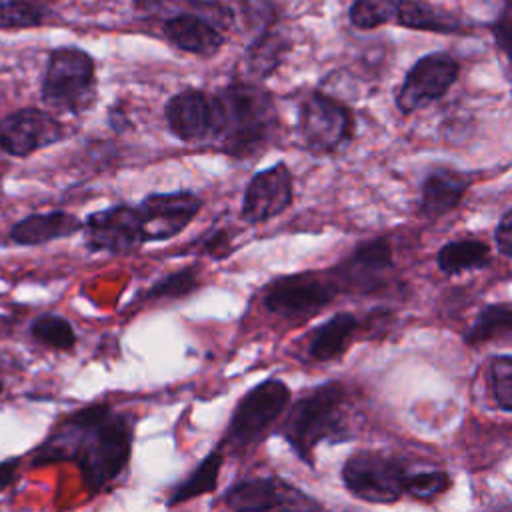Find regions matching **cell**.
<instances>
[{"label": "cell", "instance_id": "obj_4", "mask_svg": "<svg viewBox=\"0 0 512 512\" xmlns=\"http://www.w3.org/2000/svg\"><path fill=\"white\" fill-rule=\"evenodd\" d=\"M42 100L50 110L80 114L96 100L94 58L76 46L54 48L42 78Z\"/></svg>", "mask_w": 512, "mask_h": 512}, {"label": "cell", "instance_id": "obj_31", "mask_svg": "<svg viewBox=\"0 0 512 512\" xmlns=\"http://www.w3.org/2000/svg\"><path fill=\"white\" fill-rule=\"evenodd\" d=\"M452 480L446 472L442 470H432V472H418L414 476L406 478V492L414 498L420 500H430L450 488Z\"/></svg>", "mask_w": 512, "mask_h": 512}, {"label": "cell", "instance_id": "obj_24", "mask_svg": "<svg viewBox=\"0 0 512 512\" xmlns=\"http://www.w3.org/2000/svg\"><path fill=\"white\" fill-rule=\"evenodd\" d=\"M512 338V304L498 302L488 304L480 310L474 324L464 334L466 344L478 346L490 340H504Z\"/></svg>", "mask_w": 512, "mask_h": 512}, {"label": "cell", "instance_id": "obj_23", "mask_svg": "<svg viewBox=\"0 0 512 512\" xmlns=\"http://www.w3.org/2000/svg\"><path fill=\"white\" fill-rule=\"evenodd\" d=\"M490 248L488 244L466 238V240H454L444 244L436 254V264L440 272L446 276H456L468 270H480L490 264Z\"/></svg>", "mask_w": 512, "mask_h": 512}, {"label": "cell", "instance_id": "obj_29", "mask_svg": "<svg viewBox=\"0 0 512 512\" xmlns=\"http://www.w3.org/2000/svg\"><path fill=\"white\" fill-rule=\"evenodd\" d=\"M198 288V274L196 268H184L178 270L174 274L164 276L162 280H158L150 292L148 298L152 300H160V298H182L188 296L190 292H194Z\"/></svg>", "mask_w": 512, "mask_h": 512}, {"label": "cell", "instance_id": "obj_25", "mask_svg": "<svg viewBox=\"0 0 512 512\" xmlns=\"http://www.w3.org/2000/svg\"><path fill=\"white\" fill-rule=\"evenodd\" d=\"M288 48H290V44H288L286 36H282L280 32L270 28V30L258 34L252 40V44L248 46L246 66L254 76L266 78L280 66Z\"/></svg>", "mask_w": 512, "mask_h": 512}, {"label": "cell", "instance_id": "obj_33", "mask_svg": "<svg viewBox=\"0 0 512 512\" xmlns=\"http://www.w3.org/2000/svg\"><path fill=\"white\" fill-rule=\"evenodd\" d=\"M198 250L212 256V258H226L232 252L228 232L222 230V228L208 230V234H204L202 240L198 242Z\"/></svg>", "mask_w": 512, "mask_h": 512}, {"label": "cell", "instance_id": "obj_21", "mask_svg": "<svg viewBox=\"0 0 512 512\" xmlns=\"http://www.w3.org/2000/svg\"><path fill=\"white\" fill-rule=\"evenodd\" d=\"M396 22L404 28L436 34H454L462 30V22L454 14L422 0H396Z\"/></svg>", "mask_w": 512, "mask_h": 512}, {"label": "cell", "instance_id": "obj_28", "mask_svg": "<svg viewBox=\"0 0 512 512\" xmlns=\"http://www.w3.org/2000/svg\"><path fill=\"white\" fill-rule=\"evenodd\" d=\"M46 18V8L36 0H6L0 2V30H18L40 26Z\"/></svg>", "mask_w": 512, "mask_h": 512}, {"label": "cell", "instance_id": "obj_30", "mask_svg": "<svg viewBox=\"0 0 512 512\" xmlns=\"http://www.w3.org/2000/svg\"><path fill=\"white\" fill-rule=\"evenodd\" d=\"M492 392L500 410L512 412V356H496L490 364Z\"/></svg>", "mask_w": 512, "mask_h": 512}, {"label": "cell", "instance_id": "obj_8", "mask_svg": "<svg viewBox=\"0 0 512 512\" xmlns=\"http://www.w3.org/2000/svg\"><path fill=\"white\" fill-rule=\"evenodd\" d=\"M338 290L334 278H324L314 272H298L276 278L266 288L264 306L276 316L302 320L326 308L336 298Z\"/></svg>", "mask_w": 512, "mask_h": 512}, {"label": "cell", "instance_id": "obj_22", "mask_svg": "<svg viewBox=\"0 0 512 512\" xmlns=\"http://www.w3.org/2000/svg\"><path fill=\"white\" fill-rule=\"evenodd\" d=\"M224 442H220L218 446H214V450H210L200 462L198 466L188 474L186 480H182L168 496L166 504L168 506H178L184 504L188 500H194L202 494H210L216 490L218 486V476L224 464Z\"/></svg>", "mask_w": 512, "mask_h": 512}, {"label": "cell", "instance_id": "obj_39", "mask_svg": "<svg viewBox=\"0 0 512 512\" xmlns=\"http://www.w3.org/2000/svg\"><path fill=\"white\" fill-rule=\"evenodd\" d=\"M2 390H4V384H2V382H0V394H2Z\"/></svg>", "mask_w": 512, "mask_h": 512}, {"label": "cell", "instance_id": "obj_7", "mask_svg": "<svg viewBox=\"0 0 512 512\" xmlns=\"http://www.w3.org/2000/svg\"><path fill=\"white\" fill-rule=\"evenodd\" d=\"M298 132L314 154H330L342 148L354 132L350 110L328 94L312 92L298 108Z\"/></svg>", "mask_w": 512, "mask_h": 512}, {"label": "cell", "instance_id": "obj_9", "mask_svg": "<svg viewBox=\"0 0 512 512\" xmlns=\"http://www.w3.org/2000/svg\"><path fill=\"white\" fill-rule=\"evenodd\" d=\"M164 114L170 132L182 142L220 138L226 126V112L220 96L200 88H184L174 94L168 100Z\"/></svg>", "mask_w": 512, "mask_h": 512}, {"label": "cell", "instance_id": "obj_17", "mask_svg": "<svg viewBox=\"0 0 512 512\" xmlns=\"http://www.w3.org/2000/svg\"><path fill=\"white\" fill-rule=\"evenodd\" d=\"M164 36L180 50L210 58L220 52L224 44L222 32L206 18L194 12H182L164 22Z\"/></svg>", "mask_w": 512, "mask_h": 512}, {"label": "cell", "instance_id": "obj_26", "mask_svg": "<svg viewBox=\"0 0 512 512\" xmlns=\"http://www.w3.org/2000/svg\"><path fill=\"white\" fill-rule=\"evenodd\" d=\"M30 334L36 342L54 350H72L76 346L74 326L60 314H40L30 324Z\"/></svg>", "mask_w": 512, "mask_h": 512}, {"label": "cell", "instance_id": "obj_6", "mask_svg": "<svg viewBox=\"0 0 512 512\" xmlns=\"http://www.w3.org/2000/svg\"><path fill=\"white\" fill-rule=\"evenodd\" d=\"M402 464L380 452H356L342 466V482L356 498L390 504L406 492Z\"/></svg>", "mask_w": 512, "mask_h": 512}, {"label": "cell", "instance_id": "obj_5", "mask_svg": "<svg viewBox=\"0 0 512 512\" xmlns=\"http://www.w3.org/2000/svg\"><path fill=\"white\" fill-rule=\"evenodd\" d=\"M290 402V388L280 378H266L250 388L234 406L224 444L242 452L260 442Z\"/></svg>", "mask_w": 512, "mask_h": 512}, {"label": "cell", "instance_id": "obj_38", "mask_svg": "<svg viewBox=\"0 0 512 512\" xmlns=\"http://www.w3.org/2000/svg\"><path fill=\"white\" fill-rule=\"evenodd\" d=\"M504 2H506V8H508L506 12H508V14H512V0H504Z\"/></svg>", "mask_w": 512, "mask_h": 512}, {"label": "cell", "instance_id": "obj_15", "mask_svg": "<svg viewBox=\"0 0 512 512\" xmlns=\"http://www.w3.org/2000/svg\"><path fill=\"white\" fill-rule=\"evenodd\" d=\"M62 124L40 108H20L0 120V148L10 156H30L62 138Z\"/></svg>", "mask_w": 512, "mask_h": 512}, {"label": "cell", "instance_id": "obj_27", "mask_svg": "<svg viewBox=\"0 0 512 512\" xmlns=\"http://www.w3.org/2000/svg\"><path fill=\"white\" fill-rule=\"evenodd\" d=\"M354 28L372 30L396 20V0H354L348 10Z\"/></svg>", "mask_w": 512, "mask_h": 512}, {"label": "cell", "instance_id": "obj_14", "mask_svg": "<svg viewBox=\"0 0 512 512\" xmlns=\"http://www.w3.org/2000/svg\"><path fill=\"white\" fill-rule=\"evenodd\" d=\"M82 228L84 242L92 252L120 254L144 244L140 214L126 204H114L90 214Z\"/></svg>", "mask_w": 512, "mask_h": 512}, {"label": "cell", "instance_id": "obj_35", "mask_svg": "<svg viewBox=\"0 0 512 512\" xmlns=\"http://www.w3.org/2000/svg\"><path fill=\"white\" fill-rule=\"evenodd\" d=\"M494 240H496L498 252L512 258V208L500 218L494 232Z\"/></svg>", "mask_w": 512, "mask_h": 512}, {"label": "cell", "instance_id": "obj_1", "mask_svg": "<svg viewBox=\"0 0 512 512\" xmlns=\"http://www.w3.org/2000/svg\"><path fill=\"white\" fill-rule=\"evenodd\" d=\"M134 440L130 414H118L108 404L84 406L62 418L36 448L32 466L76 462L86 488L96 494L128 464Z\"/></svg>", "mask_w": 512, "mask_h": 512}, {"label": "cell", "instance_id": "obj_34", "mask_svg": "<svg viewBox=\"0 0 512 512\" xmlns=\"http://www.w3.org/2000/svg\"><path fill=\"white\" fill-rule=\"evenodd\" d=\"M492 36L496 46L508 56V60L512 62V14H502L492 26Z\"/></svg>", "mask_w": 512, "mask_h": 512}, {"label": "cell", "instance_id": "obj_11", "mask_svg": "<svg viewBox=\"0 0 512 512\" xmlns=\"http://www.w3.org/2000/svg\"><path fill=\"white\" fill-rule=\"evenodd\" d=\"M460 72L458 62L448 52H430L418 58L396 90V108L402 114L416 112L452 88Z\"/></svg>", "mask_w": 512, "mask_h": 512}, {"label": "cell", "instance_id": "obj_18", "mask_svg": "<svg viewBox=\"0 0 512 512\" xmlns=\"http://www.w3.org/2000/svg\"><path fill=\"white\" fill-rule=\"evenodd\" d=\"M468 180L464 174L450 168H434L426 174L420 188V214L440 218L452 212L464 198Z\"/></svg>", "mask_w": 512, "mask_h": 512}, {"label": "cell", "instance_id": "obj_32", "mask_svg": "<svg viewBox=\"0 0 512 512\" xmlns=\"http://www.w3.org/2000/svg\"><path fill=\"white\" fill-rule=\"evenodd\" d=\"M276 6L272 0H244L246 22L252 24L256 36L270 30L276 22Z\"/></svg>", "mask_w": 512, "mask_h": 512}, {"label": "cell", "instance_id": "obj_20", "mask_svg": "<svg viewBox=\"0 0 512 512\" xmlns=\"http://www.w3.org/2000/svg\"><path fill=\"white\" fill-rule=\"evenodd\" d=\"M358 328V320L350 312H338L332 318H328L324 324H320L312 334H310V344H308V354L314 360L326 362L334 360L344 354L348 348L354 330Z\"/></svg>", "mask_w": 512, "mask_h": 512}, {"label": "cell", "instance_id": "obj_2", "mask_svg": "<svg viewBox=\"0 0 512 512\" xmlns=\"http://www.w3.org/2000/svg\"><path fill=\"white\" fill-rule=\"evenodd\" d=\"M218 96L226 112L222 150L234 158H248L266 148L278 128L272 94L250 82H232Z\"/></svg>", "mask_w": 512, "mask_h": 512}, {"label": "cell", "instance_id": "obj_3", "mask_svg": "<svg viewBox=\"0 0 512 512\" xmlns=\"http://www.w3.org/2000/svg\"><path fill=\"white\" fill-rule=\"evenodd\" d=\"M344 388L340 382H326L300 396L288 410L280 432L292 450L312 466L314 448L322 440H346L342 404Z\"/></svg>", "mask_w": 512, "mask_h": 512}, {"label": "cell", "instance_id": "obj_36", "mask_svg": "<svg viewBox=\"0 0 512 512\" xmlns=\"http://www.w3.org/2000/svg\"><path fill=\"white\" fill-rule=\"evenodd\" d=\"M18 466H20V458H6L0 462V492L14 482Z\"/></svg>", "mask_w": 512, "mask_h": 512}, {"label": "cell", "instance_id": "obj_12", "mask_svg": "<svg viewBox=\"0 0 512 512\" xmlns=\"http://www.w3.org/2000/svg\"><path fill=\"white\" fill-rule=\"evenodd\" d=\"M202 198L188 190L148 194L138 206L144 242H162L178 236L198 214Z\"/></svg>", "mask_w": 512, "mask_h": 512}, {"label": "cell", "instance_id": "obj_37", "mask_svg": "<svg viewBox=\"0 0 512 512\" xmlns=\"http://www.w3.org/2000/svg\"><path fill=\"white\" fill-rule=\"evenodd\" d=\"M494 512H512V504H508V506H502V508H498V510H494Z\"/></svg>", "mask_w": 512, "mask_h": 512}, {"label": "cell", "instance_id": "obj_10", "mask_svg": "<svg viewBox=\"0 0 512 512\" xmlns=\"http://www.w3.org/2000/svg\"><path fill=\"white\" fill-rule=\"evenodd\" d=\"M230 512H326L312 496L282 478H246L224 494Z\"/></svg>", "mask_w": 512, "mask_h": 512}, {"label": "cell", "instance_id": "obj_16", "mask_svg": "<svg viewBox=\"0 0 512 512\" xmlns=\"http://www.w3.org/2000/svg\"><path fill=\"white\" fill-rule=\"evenodd\" d=\"M292 204V172L284 162L254 174L244 190L240 216L248 224L268 222Z\"/></svg>", "mask_w": 512, "mask_h": 512}, {"label": "cell", "instance_id": "obj_13", "mask_svg": "<svg viewBox=\"0 0 512 512\" xmlns=\"http://www.w3.org/2000/svg\"><path fill=\"white\" fill-rule=\"evenodd\" d=\"M394 268L392 248L386 238H374L358 244L332 274L338 288L358 294H372L386 286L388 274Z\"/></svg>", "mask_w": 512, "mask_h": 512}, {"label": "cell", "instance_id": "obj_19", "mask_svg": "<svg viewBox=\"0 0 512 512\" xmlns=\"http://www.w3.org/2000/svg\"><path fill=\"white\" fill-rule=\"evenodd\" d=\"M82 226L84 222H80L78 216L54 210L44 214H30L18 220L10 230V238L20 246H40L58 238H68Z\"/></svg>", "mask_w": 512, "mask_h": 512}]
</instances>
